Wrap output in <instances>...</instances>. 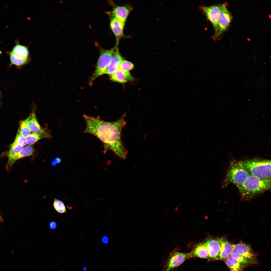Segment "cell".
I'll use <instances>...</instances> for the list:
<instances>
[{
  "label": "cell",
  "mask_w": 271,
  "mask_h": 271,
  "mask_svg": "<svg viewBox=\"0 0 271 271\" xmlns=\"http://www.w3.org/2000/svg\"><path fill=\"white\" fill-rule=\"evenodd\" d=\"M208 249L209 260H217L220 252V246L217 239H210L205 243Z\"/></svg>",
  "instance_id": "obj_13"
},
{
  "label": "cell",
  "mask_w": 271,
  "mask_h": 271,
  "mask_svg": "<svg viewBox=\"0 0 271 271\" xmlns=\"http://www.w3.org/2000/svg\"><path fill=\"white\" fill-rule=\"evenodd\" d=\"M56 227V223L54 222H50L49 224L50 228L52 230L54 229Z\"/></svg>",
  "instance_id": "obj_29"
},
{
  "label": "cell",
  "mask_w": 271,
  "mask_h": 271,
  "mask_svg": "<svg viewBox=\"0 0 271 271\" xmlns=\"http://www.w3.org/2000/svg\"><path fill=\"white\" fill-rule=\"evenodd\" d=\"M230 256L244 265H248L253 263V262L247 259L234 249Z\"/></svg>",
  "instance_id": "obj_22"
},
{
  "label": "cell",
  "mask_w": 271,
  "mask_h": 271,
  "mask_svg": "<svg viewBox=\"0 0 271 271\" xmlns=\"http://www.w3.org/2000/svg\"><path fill=\"white\" fill-rule=\"evenodd\" d=\"M12 52L17 55L25 59H28L29 52L25 46L19 44L16 45L13 48Z\"/></svg>",
  "instance_id": "obj_20"
},
{
  "label": "cell",
  "mask_w": 271,
  "mask_h": 271,
  "mask_svg": "<svg viewBox=\"0 0 271 271\" xmlns=\"http://www.w3.org/2000/svg\"><path fill=\"white\" fill-rule=\"evenodd\" d=\"M116 46L109 50L100 48V55L96 68L89 82L91 85L97 77L102 75L111 61L112 54Z\"/></svg>",
  "instance_id": "obj_5"
},
{
  "label": "cell",
  "mask_w": 271,
  "mask_h": 271,
  "mask_svg": "<svg viewBox=\"0 0 271 271\" xmlns=\"http://www.w3.org/2000/svg\"><path fill=\"white\" fill-rule=\"evenodd\" d=\"M271 185V179H262L250 175L238 188L243 199L248 200L270 189Z\"/></svg>",
  "instance_id": "obj_2"
},
{
  "label": "cell",
  "mask_w": 271,
  "mask_h": 271,
  "mask_svg": "<svg viewBox=\"0 0 271 271\" xmlns=\"http://www.w3.org/2000/svg\"><path fill=\"white\" fill-rule=\"evenodd\" d=\"M221 10L218 22V37L226 30L230 24L232 17L227 8V4H222Z\"/></svg>",
  "instance_id": "obj_8"
},
{
  "label": "cell",
  "mask_w": 271,
  "mask_h": 271,
  "mask_svg": "<svg viewBox=\"0 0 271 271\" xmlns=\"http://www.w3.org/2000/svg\"><path fill=\"white\" fill-rule=\"evenodd\" d=\"M132 9L131 7L128 6H116L113 8L111 12H108V14L110 18H116L125 23Z\"/></svg>",
  "instance_id": "obj_9"
},
{
  "label": "cell",
  "mask_w": 271,
  "mask_h": 271,
  "mask_svg": "<svg viewBox=\"0 0 271 271\" xmlns=\"http://www.w3.org/2000/svg\"><path fill=\"white\" fill-rule=\"evenodd\" d=\"M110 76L111 80L120 83H124L134 80L129 72H124L119 69Z\"/></svg>",
  "instance_id": "obj_16"
},
{
  "label": "cell",
  "mask_w": 271,
  "mask_h": 271,
  "mask_svg": "<svg viewBox=\"0 0 271 271\" xmlns=\"http://www.w3.org/2000/svg\"><path fill=\"white\" fill-rule=\"evenodd\" d=\"M82 269L84 271H87L88 268L87 267L85 266H84L82 267Z\"/></svg>",
  "instance_id": "obj_30"
},
{
  "label": "cell",
  "mask_w": 271,
  "mask_h": 271,
  "mask_svg": "<svg viewBox=\"0 0 271 271\" xmlns=\"http://www.w3.org/2000/svg\"><path fill=\"white\" fill-rule=\"evenodd\" d=\"M34 148L32 145H28L23 148L10 161L8 162L9 165H12L17 160L25 157L31 156L34 152Z\"/></svg>",
  "instance_id": "obj_17"
},
{
  "label": "cell",
  "mask_w": 271,
  "mask_h": 271,
  "mask_svg": "<svg viewBox=\"0 0 271 271\" xmlns=\"http://www.w3.org/2000/svg\"><path fill=\"white\" fill-rule=\"evenodd\" d=\"M24 147L18 145L11 144L8 153V162L11 160Z\"/></svg>",
  "instance_id": "obj_25"
},
{
  "label": "cell",
  "mask_w": 271,
  "mask_h": 271,
  "mask_svg": "<svg viewBox=\"0 0 271 271\" xmlns=\"http://www.w3.org/2000/svg\"><path fill=\"white\" fill-rule=\"evenodd\" d=\"M224 261L230 271H242L244 265L230 256Z\"/></svg>",
  "instance_id": "obj_19"
},
{
  "label": "cell",
  "mask_w": 271,
  "mask_h": 271,
  "mask_svg": "<svg viewBox=\"0 0 271 271\" xmlns=\"http://www.w3.org/2000/svg\"><path fill=\"white\" fill-rule=\"evenodd\" d=\"M220 246V252L217 260H224L230 256L233 249L232 245L224 237L217 239Z\"/></svg>",
  "instance_id": "obj_12"
},
{
  "label": "cell",
  "mask_w": 271,
  "mask_h": 271,
  "mask_svg": "<svg viewBox=\"0 0 271 271\" xmlns=\"http://www.w3.org/2000/svg\"><path fill=\"white\" fill-rule=\"evenodd\" d=\"M250 175L239 161H232L223 182L222 187H225L232 183L239 188Z\"/></svg>",
  "instance_id": "obj_4"
},
{
  "label": "cell",
  "mask_w": 271,
  "mask_h": 271,
  "mask_svg": "<svg viewBox=\"0 0 271 271\" xmlns=\"http://www.w3.org/2000/svg\"><path fill=\"white\" fill-rule=\"evenodd\" d=\"M222 8V5L203 6L201 7V10L211 23L214 28L215 38L218 37V22Z\"/></svg>",
  "instance_id": "obj_7"
},
{
  "label": "cell",
  "mask_w": 271,
  "mask_h": 271,
  "mask_svg": "<svg viewBox=\"0 0 271 271\" xmlns=\"http://www.w3.org/2000/svg\"><path fill=\"white\" fill-rule=\"evenodd\" d=\"M53 206L54 209L58 213H66L65 206L62 201L55 198L54 199Z\"/></svg>",
  "instance_id": "obj_26"
},
{
  "label": "cell",
  "mask_w": 271,
  "mask_h": 271,
  "mask_svg": "<svg viewBox=\"0 0 271 271\" xmlns=\"http://www.w3.org/2000/svg\"><path fill=\"white\" fill-rule=\"evenodd\" d=\"M190 253L191 257H196L208 259L209 257L208 251L204 243L197 245Z\"/></svg>",
  "instance_id": "obj_18"
},
{
  "label": "cell",
  "mask_w": 271,
  "mask_h": 271,
  "mask_svg": "<svg viewBox=\"0 0 271 271\" xmlns=\"http://www.w3.org/2000/svg\"><path fill=\"white\" fill-rule=\"evenodd\" d=\"M110 26L116 38V45H118L120 38L124 36L123 29L125 23L117 19L111 18Z\"/></svg>",
  "instance_id": "obj_14"
},
{
  "label": "cell",
  "mask_w": 271,
  "mask_h": 271,
  "mask_svg": "<svg viewBox=\"0 0 271 271\" xmlns=\"http://www.w3.org/2000/svg\"><path fill=\"white\" fill-rule=\"evenodd\" d=\"M13 145L17 144L24 147L27 144L26 138L21 135L18 131Z\"/></svg>",
  "instance_id": "obj_28"
},
{
  "label": "cell",
  "mask_w": 271,
  "mask_h": 271,
  "mask_svg": "<svg viewBox=\"0 0 271 271\" xmlns=\"http://www.w3.org/2000/svg\"><path fill=\"white\" fill-rule=\"evenodd\" d=\"M191 257L190 253H185L173 251L169 255L162 271H172L186 259Z\"/></svg>",
  "instance_id": "obj_6"
},
{
  "label": "cell",
  "mask_w": 271,
  "mask_h": 271,
  "mask_svg": "<svg viewBox=\"0 0 271 271\" xmlns=\"http://www.w3.org/2000/svg\"><path fill=\"white\" fill-rule=\"evenodd\" d=\"M25 120L27 123L31 132L32 133L49 134L45 131L38 123L34 110Z\"/></svg>",
  "instance_id": "obj_15"
},
{
  "label": "cell",
  "mask_w": 271,
  "mask_h": 271,
  "mask_svg": "<svg viewBox=\"0 0 271 271\" xmlns=\"http://www.w3.org/2000/svg\"><path fill=\"white\" fill-rule=\"evenodd\" d=\"M123 60V58L116 46L110 62L102 75L108 74L110 75L113 74L119 69L120 63Z\"/></svg>",
  "instance_id": "obj_10"
},
{
  "label": "cell",
  "mask_w": 271,
  "mask_h": 271,
  "mask_svg": "<svg viewBox=\"0 0 271 271\" xmlns=\"http://www.w3.org/2000/svg\"><path fill=\"white\" fill-rule=\"evenodd\" d=\"M239 162L250 175L262 179H271L270 160L255 158Z\"/></svg>",
  "instance_id": "obj_3"
},
{
  "label": "cell",
  "mask_w": 271,
  "mask_h": 271,
  "mask_svg": "<svg viewBox=\"0 0 271 271\" xmlns=\"http://www.w3.org/2000/svg\"><path fill=\"white\" fill-rule=\"evenodd\" d=\"M18 132L21 135L26 138L31 133V132L28 125L25 120L22 121L20 122Z\"/></svg>",
  "instance_id": "obj_24"
},
{
  "label": "cell",
  "mask_w": 271,
  "mask_h": 271,
  "mask_svg": "<svg viewBox=\"0 0 271 271\" xmlns=\"http://www.w3.org/2000/svg\"><path fill=\"white\" fill-rule=\"evenodd\" d=\"M83 116L86 123L84 133L93 135L99 139L103 144L104 152L110 150L118 157L126 159L128 151L121 138L122 130L127 123L125 113L113 122L104 121L99 116L95 117L85 114Z\"/></svg>",
  "instance_id": "obj_1"
},
{
  "label": "cell",
  "mask_w": 271,
  "mask_h": 271,
  "mask_svg": "<svg viewBox=\"0 0 271 271\" xmlns=\"http://www.w3.org/2000/svg\"><path fill=\"white\" fill-rule=\"evenodd\" d=\"M10 57L12 64L17 66L23 65L28 62V59L19 56L12 52L10 54Z\"/></svg>",
  "instance_id": "obj_23"
},
{
  "label": "cell",
  "mask_w": 271,
  "mask_h": 271,
  "mask_svg": "<svg viewBox=\"0 0 271 271\" xmlns=\"http://www.w3.org/2000/svg\"><path fill=\"white\" fill-rule=\"evenodd\" d=\"M232 245L233 249L245 257L252 262L255 261V255L248 245L241 242Z\"/></svg>",
  "instance_id": "obj_11"
},
{
  "label": "cell",
  "mask_w": 271,
  "mask_h": 271,
  "mask_svg": "<svg viewBox=\"0 0 271 271\" xmlns=\"http://www.w3.org/2000/svg\"><path fill=\"white\" fill-rule=\"evenodd\" d=\"M49 136V134H44L32 133L26 138L27 144L31 145L35 144L40 139L48 137Z\"/></svg>",
  "instance_id": "obj_21"
},
{
  "label": "cell",
  "mask_w": 271,
  "mask_h": 271,
  "mask_svg": "<svg viewBox=\"0 0 271 271\" xmlns=\"http://www.w3.org/2000/svg\"><path fill=\"white\" fill-rule=\"evenodd\" d=\"M134 68V65L131 62L123 60L120 62L119 69L125 72H129Z\"/></svg>",
  "instance_id": "obj_27"
}]
</instances>
